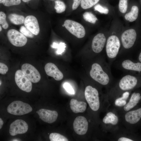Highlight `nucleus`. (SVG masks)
Returning <instances> with one entry per match:
<instances>
[{
    "label": "nucleus",
    "instance_id": "39448f33",
    "mask_svg": "<svg viewBox=\"0 0 141 141\" xmlns=\"http://www.w3.org/2000/svg\"><path fill=\"white\" fill-rule=\"evenodd\" d=\"M7 111L9 113L16 115H21L31 112L32 109L28 104L19 101H14L8 106Z\"/></svg>",
    "mask_w": 141,
    "mask_h": 141
},
{
    "label": "nucleus",
    "instance_id": "f257e3e1",
    "mask_svg": "<svg viewBox=\"0 0 141 141\" xmlns=\"http://www.w3.org/2000/svg\"><path fill=\"white\" fill-rule=\"evenodd\" d=\"M110 65L105 60L101 63L98 62L93 63L89 72L90 77L100 84L109 87L113 80Z\"/></svg>",
    "mask_w": 141,
    "mask_h": 141
},
{
    "label": "nucleus",
    "instance_id": "20e7f679",
    "mask_svg": "<svg viewBox=\"0 0 141 141\" xmlns=\"http://www.w3.org/2000/svg\"><path fill=\"white\" fill-rule=\"evenodd\" d=\"M85 96L91 109L94 111H97L100 105L98 90L91 85H88L85 88Z\"/></svg>",
    "mask_w": 141,
    "mask_h": 141
},
{
    "label": "nucleus",
    "instance_id": "ddd939ff",
    "mask_svg": "<svg viewBox=\"0 0 141 141\" xmlns=\"http://www.w3.org/2000/svg\"><path fill=\"white\" fill-rule=\"evenodd\" d=\"M74 130L76 134L80 135L85 134L88 127V123L85 117L79 116L77 117L73 123Z\"/></svg>",
    "mask_w": 141,
    "mask_h": 141
},
{
    "label": "nucleus",
    "instance_id": "c85d7f7f",
    "mask_svg": "<svg viewBox=\"0 0 141 141\" xmlns=\"http://www.w3.org/2000/svg\"><path fill=\"white\" fill-rule=\"evenodd\" d=\"M51 46L54 48L58 49L57 53L58 54H60L64 52L66 47L65 43L62 42H61L59 44L54 42Z\"/></svg>",
    "mask_w": 141,
    "mask_h": 141
},
{
    "label": "nucleus",
    "instance_id": "4468645a",
    "mask_svg": "<svg viewBox=\"0 0 141 141\" xmlns=\"http://www.w3.org/2000/svg\"><path fill=\"white\" fill-rule=\"evenodd\" d=\"M106 42V39L103 33H99L93 38L92 43V50L94 53L98 54L103 50Z\"/></svg>",
    "mask_w": 141,
    "mask_h": 141
},
{
    "label": "nucleus",
    "instance_id": "2f4dec72",
    "mask_svg": "<svg viewBox=\"0 0 141 141\" xmlns=\"http://www.w3.org/2000/svg\"><path fill=\"white\" fill-rule=\"evenodd\" d=\"M20 31L26 37L30 38H33L34 37V35L25 26H21Z\"/></svg>",
    "mask_w": 141,
    "mask_h": 141
},
{
    "label": "nucleus",
    "instance_id": "f704fd0d",
    "mask_svg": "<svg viewBox=\"0 0 141 141\" xmlns=\"http://www.w3.org/2000/svg\"><path fill=\"white\" fill-rule=\"evenodd\" d=\"M63 87L69 93L73 95L75 94L74 89L69 84L67 83H65L63 85Z\"/></svg>",
    "mask_w": 141,
    "mask_h": 141
},
{
    "label": "nucleus",
    "instance_id": "1a4fd4ad",
    "mask_svg": "<svg viewBox=\"0 0 141 141\" xmlns=\"http://www.w3.org/2000/svg\"><path fill=\"white\" fill-rule=\"evenodd\" d=\"M15 79L16 84L21 90L27 92L31 91L32 82L23 74L21 70H18L16 71Z\"/></svg>",
    "mask_w": 141,
    "mask_h": 141
},
{
    "label": "nucleus",
    "instance_id": "7ed1b4c3",
    "mask_svg": "<svg viewBox=\"0 0 141 141\" xmlns=\"http://www.w3.org/2000/svg\"><path fill=\"white\" fill-rule=\"evenodd\" d=\"M120 46V42L117 36L112 35L107 39L105 50L108 63L110 65L118 56Z\"/></svg>",
    "mask_w": 141,
    "mask_h": 141
},
{
    "label": "nucleus",
    "instance_id": "393cba45",
    "mask_svg": "<svg viewBox=\"0 0 141 141\" xmlns=\"http://www.w3.org/2000/svg\"><path fill=\"white\" fill-rule=\"evenodd\" d=\"M99 0H81V8L85 9L92 7L96 4Z\"/></svg>",
    "mask_w": 141,
    "mask_h": 141
},
{
    "label": "nucleus",
    "instance_id": "cd10ccee",
    "mask_svg": "<svg viewBox=\"0 0 141 141\" xmlns=\"http://www.w3.org/2000/svg\"><path fill=\"white\" fill-rule=\"evenodd\" d=\"M54 8L56 12L58 13H61L64 12L66 9V5L62 1L58 0L55 1Z\"/></svg>",
    "mask_w": 141,
    "mask_h": 141
},
{
    "label": "nucleus",
    "instance_id": "4be33fe9",
    "mask_svg": "<svg viewBox=\"0 0 141 141\" xmlns=\"http://www.w3.org/2000/svg\"><path fill=\"white\" fill-rule=\"evenodd\" d=\"M138 7L136 5L132 6L130 11L125 15V19L127 20L130 22H132L135 21L138 17Z\"/></svg>",
    "mask_w": 141,
    "mask_h": 141
},
{
    "label": "nucleus",
    "instance_id": "58836bf2",
    "mask_svg": "<svg viewBox=\"0 0 141 141\" xmlns=\"http://www.w3.org/2000/svg\"><path fill=\"white\" fill-rule=\"evenodd\" d=\"M3 124V122L2 119L0 118V129H1Z\"/></svg>",
    "mask_w": 141,
    "mask_h": 141
},
{
    "label": "nucleus",
    "instance_id": "f03ea898",
    "mask_svg": "<svg viewBox=\"0 0 141 141\" xmlns=\"http://www.w3.org/2000/svg\"><path fill=\"white\" fill-rule=\"evenodd\" d=\"M138 78L132 74H127L123 76L116 85L110 89L109 94L111 96H117L126 91H130L137 86Z\"/></svg>",
    "mask_w": 141,
    "mask_h": 141
},
{
    "label": "nucleus",
    "instance_id": "473e14b6",
    "mask_svg": "<svg viewBox=\"0 0 141 141\" xmlns=\"http://www.w3.org/2000/svg\"><path fill=\"white\" fill-rule=\"evenodd\" d=\"M21 0H3L2 3L5 6L9 7L19 4Z\"/></svg>",
    "mask_w": 141,
    "mask_h": 141
},
{
    "label": "nucleus",
    "instance_id": "0eeeda50",
    "mask_svg": "<svg viewBox=\"0 0 141 141\" xmlns=\"http://www.w3.org/2000/svg\"><path fill=\"white\" fill-rule=\"evenodd\" d=\"M7 36L10 42L16 46H23L25 45L27 42L26 37L14 29L9 30L7 33Z\"/></svg>",
    "mask_w": 141,
    "mask_h": 141
},
{
    "label": "nucleus",
    "instance_id": "6ab92c4d",
    "mask_svg": "<svg viewBox=\"0 0 141 141\" xmlns=\"http://www.w3.org/2000/svg\"><path fill=\"white\" fill-rule=\"evenodd\" d=\"M70 107L74 113H83L86 110L87 104L84 102L78 101L77 99H72L70 103Z\"/></svg>",
    "mask_w": 141,
    "mask_h": 141
},
{
    "label": "nucleus",
    "instance_id": "37998d69",
    "mask_svg": "<svg viewBox=\"0 0 141 141\" xmlns=\"http://www.w3.org/2000/svg\"><path fill=\"white\" fill-rule=\"evenodd\" d=\"M2 28L1 27V26H0V31H2Z\"/></svg>",
    "mask_w": 141,
    "mask_h": 141
},
{
    "label": "nucleus",
    "instance_id": "b1692460",
    "mask_svg": "<svg viewBox=\"0 0 141 141\" xmlns=\"http://www.w3.org/2000/svg\"><path fill=\"white\" fill-rule=\"evenodd\" d=\"M130 94V91H126L122 94L121 96L117 98L115 101V105L117 107H124L127 104V100Z\"/></svg>",
    "mask_w": 141,
    "mask_h": 141
},
{
    "label": "nucleus",
    "instance_id": "2eb2a0df",
    "mask_svg": "<svg viewBox=\"0 0 141 141\" xmlns=\"http://www.w3.org/2000/svg\"><path fill=\"white\" fill-rule=\"evenodd\" d=\"M40 118L43 121L49 124L55 122L58 116L57 112L44 109H41L36 111Z\"/></svg>",
    "mask_w": 141,
    "mask_h": 141
},
{
    "label": "nucleus",
    "instance_id": "a18cd8bd",
    "mask_svg": "<svg viewBox=\"0 0 141 141\" xmlns=\"http://www.w3.org/2000/svg\"><path fill=\"white\" fill-rule=\"evenodd\" d=\"M1 81H0V85H1Z\"/></svg>",
    "mask_w": 141,
    "mask_h": 141
},
{
    "label": "nucleus",
    "instance_id": "9b49d317",
    "mask_svg": "<svg viewBox=\"0 0 141 141\" xmlns=\"http://www.w3.org/2000/svg\"><path fill=\"white\" fill-rule=\"evenodd\" d=\"M137 34L135 31L131 29L125 31L121 37L122 44L125 49H129L134 44L136 40Z\"/></svg>",
    "mask_w": 141,
    "mask_h": 141
},
{
    "label": "nucleus",
    "instance_id": "79ce46f5",
    "mask_svg": "<svg viewBox=\"0 0 141 141\" xmlns=\"http://www.w3.org/2000/svg\"><path fill=\"white\" fill-rule=\"evenodd\" d=\"M3 0H0V3H2Z\"/></svg>",
    "mask_w": 141,
    "mask_h": 141
},
{
    "label": "nucleus",
    "instance_id": "423d86ee",
    "mask_svg": "<svg viewBox=\"0 0 141 141\" xmlns=\"http://www.w3.org/2000/svg\"><path fill=\"white\" fill-rule=\"evenodd\" d=\"M117 67L119 69L127 74H131L132 72H141V63L135 62L130 58L122 59L117 64Z\"/></svg>",
    "mask_w": 141,
    "mask_h": 141
},
{
    "label": "nucleus",
    "instance_id": "a211bd4d",
    "mask_svg": "<svg viewBox=\"0 0 141 141\" xmlns=\"http://www.w3.org/2000/svg\"><path fill=\"white\" fill-rule=\"evenodd\" d=\"M141 118V108L134 110L128 111L125 115V121L131 124L137 123Z\"/></svg>",
    "mask_w": 141,
    "mask_h": 141
},
{
    "label": "nucleus",
    "instance_id": "f8f14e48",
    "mask_svg": "<svg viewBox=\"0 0 141 141\" xmlns=\"http://www.w3.org/2000/svg\"><path fill=\"white\" fill-rule=\"evenodd\" d=\"M28 126L27 123L21 119H17L10 125L9 132L11 136L25 133L27 131Z\"/></svg>",
    "mask_w": 141,
    "mask_h": 141
},
{
    "label": "nucleus",
    "instance_id": "c03bdc74",
    "mask_svg": "<svg viewBox=\"0 0 141 141\" xmlns=\"http://www.w3.org/2000/svg\"><path fill=\"white\" fill-rule=\"evenodd\" d=\"M50 0L56 1H58V0Z\"/></svg>",
    "mask_w": 141,
    "mask_h": 141
},
{
    "label": "nucleus",
    "instance_id": "c756f323",
    "mask_svg": "<svg viewBox=\"0 0 141 141\" xmlns=\"http://www.w3.org/2000/svg\"><path fill=\"white\" fill-rule=\"evenodd\" d=\"M6 15L2 11L0 12V24L4 29H7L8 27V24L6 20Z\"/></svg>",
    "mask_w": 141,
    "mask_h": 141
},
{
    "label": "nucleus",
    "instance_id": "a878e982",
    "mask_svg": "<svg viewBox=\"0 0 141 141\" xmlns=\"http://www.w3.org/2000/svg\"><path fill=\"white\" fill-rule=\"evenodd\" d=\"M51 141H68V139L64 136L56 133L50 134L49 136Z\"/></svg>",
    "mask_w": 141,
    "mask_h": 141
},
{
    "label": "nucleus",
    "instance_id": "4c0bfd02",
    "mask_svg": "<svg viewBox=\"0 0 141 141\" xmlns=\"http://www.w3.org/2000/svg\"><path fill=\"white\" fill-rule=\"evenodd\" d=\"M118 141H133L132 139L125 137H121L119 138L118 140Z\"/></svg>",
    "mask_w": 141,
    "mask_h": 141
},
{
    "label": "nucleus",
    "instance_id": "412c9836",
    "mask_svg": "<svg viewBox=\"0 0 141 141\" xmlns=\"http://www.w3.org/2000/svg\"><path fill=\"white\" fill-rule=\"evenodd\" d=\"M119 121V119L117 116L111 112L107 113L103 120V121L104 124L113 125H116Z\"/></svg>",
    "mask_w": 141,
    "mask_h": 141
},
{
    "label": "nucleus",
    "instance_id": "7c9ffc66",
    "mask_svg": "<svg viewBox=\"0 0 141 141\" xmlns=\"http://www.w3.org/2000/svg\"><path fill=\"white\" fill-rule=\"evenodd\" d=\"M127 8V0H119V8L120 11L122 13H125Z\"/></svg>",
    "mask_w": 141,
    "mask_h": 141
},
{
    "label": "nucleus",
    "instance_id": "6e6552de",
    "mask_svg": "<svg viewBox=\"0 0 141 141\" xmlns=\"http://www.w3.org/2000/svg\"><path fill=\"white\" fill-rule=\"evenodd\" d=\"M64 25L66 28L72 34L78 38L84 37L85 31L84 27L80 24L70 20H66Z\"/></svg>",
    "mask_w": 141,
    "mask_h": 141
},
{
    "label": "nucleus",
    "instance_id": "9d476101",
    "mask_svg": "<svg viewBox=\"0 0 141 141\" xmlns=\"http://www.w3.org/2000/svg\"><path fill=\"white\" fill-rule=\"evenodd\" d=\"M23 74L32 82L36 83L40 79L41 76L38 70L33 66L29 63L23 64L21 67Z\"/></svg>",
    "mask_w": 141,
    "mask_h": 141
},
{
    "label": "nucleus",
    "instance_id": "72a5a7b5",
    "mask_svg": "<svg viewBox=\"0 0 141 141\" xmlns=\"http://www.w3.org/2000/svg\"><path fill=\"white\" fill-rule=\"evenodd\" d=\"M94 9L101 14H107L109 12V10L107 8L103 7L101 5L98 4L94 7Z\"/></svg>",
    "mask_w": 141,
    "mask_h": 141
},
{
    "label": "nucleus",
    "instance_id": "dca6fc26",
    "mask_svg": "<svg viewBox=\"0 0 141 141\" xmlns=\"http://www.w3.org/2000/svg\"><path fill=\"white\" fill-rule=\"evenodd\" d=\"M44 69L48 76L53 77L56 80L60 81L63 78V75L62 72L53 63H47L45 66Z\"/></svg>",
    "mask_w": 141,
    "mask_h": 141
},
{
    "label": "nucleus",
    "instance_id": "5701e85b",
    "mask_svg": "<svg viewBox=\"0 0 141 141\" xmlns=\"http://www.w3.org/2000/svg\"><path fill=\"white\" fill-rule=\"evenodd\" d=\"M10 22L15 25H20L24 24L25 18L24 16L15 14H11L8 16Z\"/></svg>",
    "mask_w": 141,
    "mask_h": 141
},
{
    "label": "nucleus",
    "instance_id": "aec40b11",
    "mask_svg": "<svg viewBox=\"0 0 141 141\" xmlns=\"http://www.w3.org/2000/svg\"><path fill=\"white\" fill-rule=\"evenodd\" d=\"M141 98V96L139 93L134 92L131 96L129 102L124 107V109L128 111L137 105Z\"/></svg>",
    "mask_w": 141,
    "mask_h": 141
},
{
    "label": "nucleus",
    "instance_id": "ea45409f",
    "mask_svg": "<svg viewBox=\"0 0 141 141\" xmlns=\"http://www.w3.org/2000/svg\"><path fill=\"white\" fill-rule=\"evenodd\" d=\"M139 60L141 63V52L140 53L138 57Z\"/></svg>",
    "mask_w": 141,
    "mask_h": 141
},
{
    "label": "nucleus",
    "instance_id": "f3484780",
    "mask_svg": "<svg viewBox=\"0 0 141 141\" xmlns=\"http://www.w3.org/2000/svg\"><path fill=\"white\" fill-rule=\"evenodd\" d=\"M25 26L34 35H37L39 33L40 28L38 20L33 15H28L25 18Z\"/></svg>",
    "mask_w": 141,
    "mask_h": 141
},
{
    "label": "nucleus",
    "instance_id": "e433bc0d",
    "mask_svg": "<svg viewBox=\"0 0 141 141\" xmlns=\"http://www.w3.org/2000/svg\"><path fill=\"white\" fill-rule=\"evenodd\" d=\"M73 2L72 5L73 10L76 9L81 3V0H73Z\"/></svg>",
    "mask_w": 141,
    "mask_h": 141
},
{
    "label": "nucleus",
    "instance_id": "c9c22d12",
    "mask_svg": "<svg viewBox=\"0 0 141 141\" xmlns=\"http://www.w3.org/2000/svg\"><path fill=\"white\" fill-rule=\"evenodd\" d=\"M8 69L7 66L4 63H0V73L2 74H5L8 72Z\"/></svg>",
    "mask_w": 141,
    "mask_h": 141
},
{
    "label": "nucleus",
    "instance_id": "a19ab883",
    "mask_svg": "<svg viewBox=\"0 0 141 141\" xmlns=\"http://www.w3.org/2000/svg\"><path fill=\"white\" fill-rule=\"evenodd\" d=\"M22 0L23 2H27L29 1H30L31 0Z\"/></svg>",
    "mask_w": 141,
    "mask_h": 141
},
{
    "label": "nucleus",
    "instance_id": "bb28decb",
    "mask_svg": "<svg viewBox=\"0 0 141 141\" xmlns=\"http://www.w3.org/2000/svg\"><path fill=\"white\" fill-rule=\"evenodd\" d=\"M84 20L86 21L94 24L97 20V18L91 12H86L83 15Z\"/></svg>",
    "mask_w": 141,
    "mask_h": 141
}]
</instances>
